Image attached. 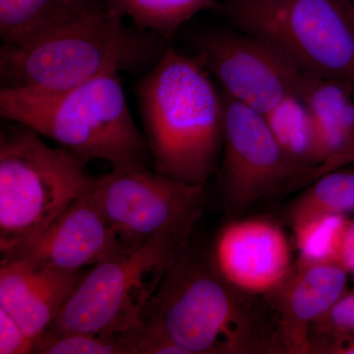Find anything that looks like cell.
Listing matches in <instances>:
<instances>
[{
  "mask_svg": "<svg viewBox=\"0 0 354 354\" xmlns=\"http://www.w3.org/2000/svg\"><path fill=\"white\" fill-rule=\"evenodd\" d=\"M213 9L304 73L354 88V7L348 0H218Z\"/></svg>",
  "mask_w": 354,
  "mask_h": 354,
  "instance_id": "52a82bcc",
  "label": "cell"
},
{
  "mask_svg": "<svg viewBox=\"0 0 354 354\" xmlns=\"http://www.w3.org/2000/svg\"><path fill=\"white\" fill-rule=\"evenodd\" d=\"M190 235L167 232L141 245L122 247L88 270L35 344L71 333L111 334L141 322L165 274L187 250Z\"/></svg>",
  "mask_w": 354,
  "mask_h": 354,
  "instance_id": "8992f818",
  "label": "cell"
},
{
  "mask_svg": "<svg viewBox=\"0 0 354 354\" xmlns=\"http://www.w3.org/2000/svg\"><path fill=\"white\" fill-rule=\"evenodd\" d=\"M38 354H131L125 330L111 334L71 333L43 339L34 346Z\"/></svg>",
  "mask_w": 354,
  "mask_h": 354,
  "instance_id": "44dd1931",
  "label": "cell"
},
{
  "mask_svg": "<svg viewBox=\"0 0 354 354\" xmlns=\"http://www.w3.org/2000/svg\"><path fill=\"white\" fill-rule=\"evenodd\" d=\"M135 92L153 171L206 185L218 169L225 132L223 93L208 70L169 46Z\"/></svg>",
  "mask_w": 354,
  "mask_h": 354,
  "instance_id": "3957f363",
  "label": "cell"
},
{
  "mask_svg": "<svg viewBox=\"0 0 354 354\" xmlns=\"http://www.w3.org/2000/svg\"><path fill=\"white\" fill-rule=\"evenodd\" d=\"M192 48L225 94L263 115L290 95L300 97L306 73L264 39L214 28L197 34Z\"/></svg>",
  "mask_w": 354,
  "mask_h": 354,
  "instance_id": "9c48e42d",
  "label": "cell"
},
{
  "mask_svg": "<svg viewBox=\"0 0 354 354\" xmlns=\"http://www.w3.org/2000/svg\"><path fill=\"white\" fill-rule=\"evenodd\" d=\"M141 322L188 354L285 353L267 298L237 290L209 261L186 252L165 274Z\"/></svg>",
  "mask_w": 354,
  "mask_h": 354,
  "instance_id": "7a4b0ae2",
  "label": "cell"
},
{
  "mask_svg": "<svg viewBox=\"0 0 354 354\" xmlns=\"http://www.w3.org/2000/svg\"><path fill=\"white\" fill-rule=\"evenodd\" d=\"M86 272L71 274L32 267L19 260L2 259L0 308L12 317L35 346Z\"/></svg>",
  "mask_w": 354,
  "mask_h": 354,
  "instance_id": "5bb4252c",
  "label": "cell"
},
{
  "mask_svg": "<svg viewBox=\"0 0 354 354\" xmlns=\"http://www.w3.org/2000/svg\"><path fill=\"white\" fill-rule=\"evenodd\" d=\"M88 184L123 248L167 232H192L201 216L206 187L160 176L146 165L111 169L88 176Z\"/></svg>",
  "mask_w": 354,
  "mask_h": 354,
  "instance_id": "ba28073f",
  "label": "cell"
},
{
  "mask_svg": "<svg viewBox=\"0 0 354 354\" xmlns=\"http://www.w3.org/2000/svg\"><path fill=\"white\" fill-rule=\"evenodd\" d=\"M346 216L319 215L293 221V235L299 258L306 263H339L348 227Z\"/></svg>",
  "mask_w": 354,
  "mask_h": 354,
  "instance_id": "d6986e66",
  "label": "cell"
},
{
  "mask_svg": "<svg viewBox=\"0 0 354 354\" xmlns=\"http://www.w3.org/2000/svg\"><path fill=\"white\" fill-rule=\"evenodd\" d=\"M300 99L313 123L316 167L339 152L353 134L354 88L306 74Z\"/></svg>",
  "mask_w": 354,
  "mask_h": 354,
  "instance_id": "9a60e30c",
  "label": "cell"
},
{
  "mask_svg": "<svg viewBox=\"0 0 354 354\" xmlns=\"http://www.w3.org/2000/svg\"><path fill=\"white\" fill-rule=\"evenodd\" d=\"M218 0H109L108 7L120 17L127 16L135 27L169 41L177 30Z\"/></svg>",
  "mask_w": 354,
  "mask_h": 354,
  "instance_id": "2e32d148",
  "label": "cell"
},
{
  "mask_svg": "<svg viewBox=\"0 0 354 354\" xmlns=\"http://www.w3.org/2000/svg\"><path fill=\"white\" fill-rule=\"evenodd\" d=\"M84 162L19 123L0 134V253L30 248L88 183Z\"/></svg>",
  "mask_w": 354,
  "mask_h": 354,
  "instance_id": "5b68a950",
  "label": "cell"
},
{
  "mask_svg": "<svg viewBox=\"0 0 354 354\" xmlns=\"http://www.w3.org/2000/svg\"><path fill=\"white\" fill-rule=\"evenodd\" d=\"M34 344L17 322L0 308V354L32 353Z\"/></svg>",
  "mask_w": 354,
  "mask_h": 354,
  "instance_id": "603a6c76",
  "label": "cell"
},
{
  "mask_svg": "<svg viewBox=\"0 0 354 354\" xmlns=\"http://www.w3.org/2000/svg\"><path fill=\"white\" fill-rule=\"evenodd\" d=\"M66 15L58 0H0L1 41H21Z\"/></svg>",
  "mask_w": 354,
  "mask_h": 354,
  "instance_id": "ffe728a7",
  "label": "cell"
},
{
  "mask_svg": "<svg viewBox=\"0 0 354 354\" xmlns=\"http://www.w3.org/2000/svg\"><path fill=\"white\" fill-rule=\"evenodd\" d=\"M0 114L53 140L84 162L102 160L111 169H123L146 165L151 158L118 73L60 92L1 88Z\"/></svg>",
  "mask_w": 354,
  "mask_h": 354,
  "instance_id": "277c9868",
  "label": "cell"
},
{
  "mask_svg": "<svg viewBox=\"0 0 354 354\" xmlns=\"http://www.w3.org/2000/svg\"><path fill=\"white\" fill-rule=\"evenodd\" d=\"M354 334V288L346 290L310 330L311 353H325L330 346Z\"/></svg>",
  "mask_w": 354,
  "mask_h": 354,
  "instance_id": "7402d4cb",
  "label": "cell"
},
{
  "mask_svg": "<svg viewBox=\"0 0 354 354\" xmlns=\"http://www.w3.org/2000/svg\"><path fill=\"white\" fill-rule=\"evenodd\" d=\"M325 353L329 354H354V334L342 339L337 344L330 346Z\"/></svg>",
  "mask_w": 354,
  "mask_h": 354,
  "instance_id": "484cf974",
  "label": "cell"
},
{
  "mask_svg": "<svg viewBox=\"0 0 354 354\" xmlns=\"http://www.w3.org/2000/svg\"><path fill=\"white\" fill-rule=\"evenodd\" d=\"M92 1L93 0H58V3L62 12L70 14L83 8Z\"/></svg>",
  "mask_w": 354,
  "mask_h": 354,
  "instance_id": "4316f807",
  "label": "cell"
},
{
  "mask_svg": "<svg viewBox=\"0 0 354 354\" xmlns=\"http://www.w3.org/2000/svg\"><path fill=\"white\" fill-rule=\"evenodd\" d=\"M167 48L165 39L92 1L27 38L2 43L1 88L60 92L104 74L146 73Z\"/></svg>",
  "mask_w": 354,
  "mask_h": 354,
  "instance_id": "6da1fadb",
  "label": "cell"
},
{
  "mask_svg": "<svg viewBox=\"0 0 354 354\" xmlns=\"http://www.w3.org/2000/svg\"><path fill=\"white\" fill-rule=\"evenodd\" d=\"M221 93L225 132L220 181L228 211L243 213L286 186L306 183L310 169L286 155L264 115Z\"/></svg>",
  "mask_w": 354,
  "mask_h": 354,
  "instance_id": "30bf717a",
  "label": "cell"
},
{
  "mask_svg": "<svg viewBox=\"0 0 354 354\" xmlns=\"http://www.w3.org/2000/svg\"><path fill=\"white\" fill-rule=\"evenodd\" d=\"M209 263L237 290L266 297L292 270V254L278 223L266 218L234 220L218 230Z\"/></svg>",
  "mask_w": 354,
  "mask_h": 354,
  "instance_id": "8fae6325",
  "label": "cell"
},
{
  "mask_svg": "<svg viewBox=\"0 0 354 354\" xmlns=\"http://www.w3.org/2000/svg\"><path fill=\"white\" fill-rule=\"evenodd\" d=\"M348 1L354 7V0H348Z\"/></svg>",
  "mask_w": 354,
  "mask_h": 354,
  "instance_id": "83f0119b",
  "label": "cell"
},
{
  "mask_svg": "<svg viewBox=\"0 0 354 354\" xmlns=\"http://www.w3.org/2000/svg\"><path fill=\"white\" fill-rule=\"evenodd\" d=\"M348 279L339 263L297 260L283 283L266 295L276 314L285 353H311L310 330L348 290Z\"/></svg>",
  "mask_w": 354,
  "mask_h": 354,
  "instance_id": "4fadbf2b",
  "label": "cell"
},
{
  "mask_svg": "<svg viewBox=\"0 0 354 354\" xmlns=\"http://www.w3.org/2000/svg\"><path fill=\"white\" fill-rule=\"evenodd\" d=\"M339 264L354 278V220H349L342 241Z\"/></svg>",
  "mask_w": 354,
  "mask_h": 354,
  "instance_id": "d4e9b609",
  "label": "cell"
},
{
  "mask_svg": "<svg viewBox=\"0 0 354 354\" xmlns=\"http://www.w3.org/2000/svg\"><path fill=\"white\" fill-rule=\"evenodd\" d=\"M286 155L311 171L315 167V139L311 115L304 101L290 95L264 115Z\"/></svg>",
  "mask_w": 354,
  "mask_h": 354,
  "instance_id": "e0dca14e",
  "label": "cell"
},
{
  "mask_svg": "<svg viewBox=\"0 0 354 354\" xmlns=\"http://www.w3.org/2000/svg\"><path fill=\"white\" fill-rule=\"evenodd\" d=\"M310 184L290 209L291 223L314 216L354 214V169H335Z\"/></svg>",
  "mask_w": 354,
  "mask_h": 354,
  "instance_id": "ac0fdd59",
  "label": "cell"
},
{
  "mask_svg": "<svg viewBox=\"0 0 354 354\" xmlns=\"http://www.w3.org/2000/svg\"><path fill=\"white\" fill-rule=\"evenodd\" d=\"M121 249L118 235L102 215L87 183L38 241L10 259L75 274L92 269Z\"/></svg>",
  "mask_w": 354,
  "mask_h": 354,
  "instance_id": "7c38bea8",
  "label": "cell"
},
{
  "mask_svg": "<svg viewBox=\"0 0 354 354\" xmlns=\"http://www.w3.org/2000/svg\"><path fill=\"white\" fill-rule=\"evenodd\" d=\"M354 164V132L351 135V139L341 150L334 156L326 160L323 164L314 167L309 172L307 183H311L319 176L327 174V172L335 171V169L346 167L348 165Z\"/></svg>",
  "mask_w": 354,
  "mask_h": 354,
  "instance_id": "cb8c5ba5",
  "label": "cell"
}]
</instances>
